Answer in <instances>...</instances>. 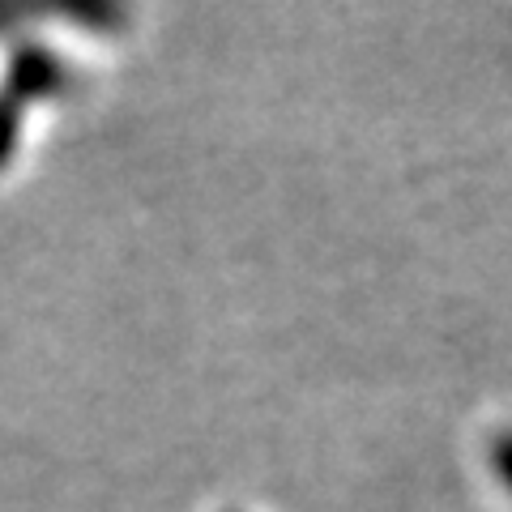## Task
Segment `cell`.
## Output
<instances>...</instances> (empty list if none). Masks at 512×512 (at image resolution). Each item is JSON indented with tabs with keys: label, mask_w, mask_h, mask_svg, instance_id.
I'll list each match as a JSON object with an SVG mask.
<instances>
[{
	"label": "cell",
	"mask_w": 512,
	"mask_h": 512,
	"mask_svg": "<svg viewBox=\"0 0 512 512\" xmlns=\"http://www.w3.org/2000/svg\"><path fill=\"white\" fill-rule=\"evenodd\" d=\"M491 470L500 478V487L512 495V427H500L491 436Z\"/></svg>",
	"instance_id": "obj_1"
}]
</instances>
